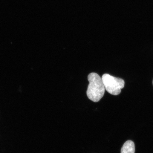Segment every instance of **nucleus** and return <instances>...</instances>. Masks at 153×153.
<instances>
[{"mask_svg":"<svg viewBox=\"0 0 153 153\" xmlns=\"http://www.w3.org/2000/svg\"><path fill=\"white\" fill-rule=\"evenodd\" d=\"M88 79L89 82L87 91L88 98L93 102H98L104 96L105 92L102 78L97 74L91 73L88 76Z\"/></svg>","mask_w":153,"mask_h":153,"instance_id":"f257e3e1","label":"nucleus"},{"mask_svg":"<svg viewBox=\"0 0 153 153\" xmlns=\"http://www.w3.org/2000/svg\"><path fill=\"white\" fill-rule=\"evenodd\" d=\"M102 79L105 89L110 94L117 95L121 92L125 82L123 79L116 78L108 74H105L102 76Z\"/></svg>","mask_w":153,"mask_h":153,"instance_id":"f03ea898","label":"nucleus"},{"mask_svg":"<svg viewBox=\"0 0 153 153\" xmlns=\"http://www.w3.org/2000/svg\"><path fill=\"white\" fill-rule=\"evenodd\" d=\"M135 146L133 141L128 140L124 143L121 150V153H134Z\"/></svg>","mask_w":153,"mask_h":153,"instance_id":"7ed1b4c3","label":"nucleus"},{"mask_svg":"<svg viewBox=\"0 0 153 153\" xmlns=\"http://www.w3.org/2000/svg\"></svg>","mask_w":153,"mask_h":153,"instance_id":"20e7f679","label":"nucleus"}]
</instances>
